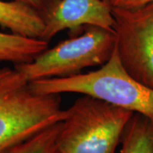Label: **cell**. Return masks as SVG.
Listing matches in <instances>:
<instances>
[{
	"label": "cell",
	"mask_w": 153,
	"mask_h": 153,
	"mask_svg": "<svg viewBox=\"0 0 153 153\" xmlns=\"http://www.w3.org/2000/svg\"><path fill=\"white\" fill-rule=\"evenodd\" d=\"M60 94L34 92L14 67L0 66V152L62 122Z\"/></svg>",
	"instance_id": "cell-1"
},
{
	"label": "cell",
	"mask_w": 153,
	"mask_h": 153,
	"mask_svg": "<svg viewBox=\"0 0 153 153\" xmlns=\"http://www.w3.org/2000/svg\"><path fill=\"white\" fill-rule=\"evenodd\" d=\"M29 83L38 94H87L142 115L153 122V88L137 81L125 71L116 47L111 58L96 71L39 79Z\"/></svg>",
	"instance_id": "cell-2"
},
{
	"label": "cell",
	"mask_w": 153,
	"mask_h": 153,
	"mask_svg": "<svg viewBox=\"0 0 153 153\" xmlns=\"http://www.w3.org/2000/svg\"><path fill=\"white\" fill-rule=\"evenodd\" d=\"M57 136L59 153H115L134 112L82 94L66 109Z\"/></svg>",
	"instance_id": "cell-3"
},
{
	"label": "cell",
	"mask_w": 153,
	"mask_h": 153,
	"mask_svg": "<svg viewBox=\"0 0 153 153\" xmlns=\"http://www.w3.org/2000/svg\"><path fill=\"white\" fill-rule=\"evenodd\" d=\"M116 47L113 29L87 26L45 49L32 61L15 65L28 82L51 77H63L81 73L82 69L102 66L109 60Z\"/></svg>",
	"instance_id": "cell-4"
},
{
	"label": "cell",
	"mask_w": 153,
	"mask_h": 153,
	"mask_svg": "<svg viewBox=\"0 0 153 153\" xmlns=\"http://www.w3.org/2000/svg\"><path fill=\"white\" fill-rule=\"evenodd\" d=\"M116 51L125 71L153 88V2L123 9L112 7Z\"/></svg>",
	"instance_id": "cell-5"
},
{
	"label": "cell",
	"mask_w": 153,
	"mask_h": 153,
	"mask_svg": "<svg viewBox=\"0 0 153 153\" xmlns=\"http://www.w3.org/2000/svg\"><path fill=\"white\" fill-rule=\"evenodd\" d=\"M42 17L41 39L48 43L65 30L76 34L87 26L112 29L114 24L112 7L104 0H58Z\"/></svg>",
	"instance_id": "cell-6"
},
{
	"label": "cell",
	"mask_w": 153,
	"mask_h": 153,
	"mask_svg": "<svg viewBox=\"0 0 153 153\" xmlns=\"http://www.w3.org/2000/svg\"><path fill=\"white\" fill-rule=\"evenodd\" d=\"M0 26L12 33L39 39L44 29L43 17L38 10L14 0H0Z\"/></svg>",
	"instance_id": "cell-7"
},
{
	"label": "cell",
	"mask_w": 153,
	"mask_h": 153,
	"mask_svg": "<svg viewBox=\"0 0 153 153\" xmlns=\"http://www.w3.org/2000/svg\"><path fill=\"white\" fill-rule=\"evenodd\" d=\"M48 48L49 43L42 39L0 32V61L27 63Z\"/></svg>",
	"instance_id": "cell-8"
},
{
	"label": "cell",
	"mask_w": 153,
	"mask_h": 153,
	"mask_svg": "<svg viewBox=\"0 0 153 153\" xmlns=\"http://www.w3.org/2000/svg\"><path fill=\"white\" fill-rule=\"evenodd\" d=\"M119 153H153V122L134 113L121 140Z\"/></svg>",
	"instance_id": "cell-9"
},
{
	"label": "cell",
	"mask_w": 153,
	"mask_h": 153,
	"mask_svg": "<svg viewBox=\"0 0 153 153\" xmlns=\"http://www.w3.org/2000/svg\"><path fill=\"white\" fill-rule=\"evenodd\" d=\"M61 122L0 153H59L57 136Z\"/></svg>",
	"instance_id": "cell-10"
},
{
	"label": "cell",
	"mask_w": 153,
	"mask_h": 153,
	"mask_svg": "<svg viewBox=\"0 0 153 153\" xmlns=\"http://www.w3.org/2000/svg\"><path fill=\"white\" fill-rule=\"evenodd\" d=\"M14 1H19L33 7V9H35L41 14V16H43L58 0H14Z\"/></svg>",
	"instance_id": "cell-11"
},
{
	"label": "cell",
	"mask_w": 153,
	"mask_h": 153,
	"mask_svg": "<svg viewBox=\"0 0 153 153\" xmlns=\"http://www.w3.org/2000/svg\"><path fill=\"white\" fill-rule=\"evenodd\" d=\"M153 0H109L110 4L115 8L132 9L152 3Z\"/></svg>",
	"instance_id": "cell-12"
},
{
	"label": "cell",
	"mask_w": 153,
	"mask_h": 153,
	"mask_svg": "<svg viewBox=\"0 0 153 153\" xmlns=\"http://www.w3.org/2000/svg\"><path fill=\"white\" fill-rule=\"evenodd\" d=\"M104 1H107V2H109V0H104Z\"/></svg>",
	"instance_id": "cell-13"
}]
</instances>
